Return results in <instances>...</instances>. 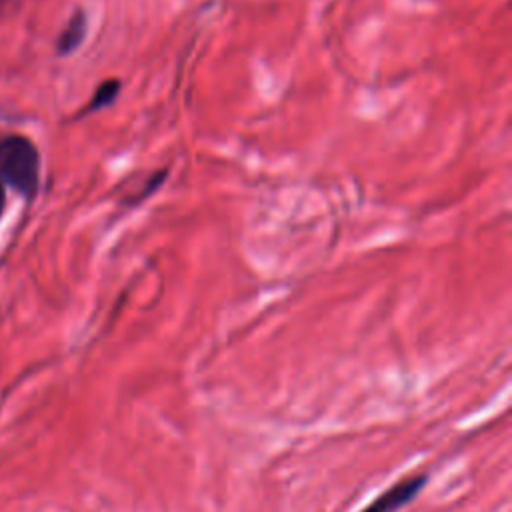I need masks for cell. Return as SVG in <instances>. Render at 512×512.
<instances>
[{
	"mask_svg": "<svg viewBox=\"0 0 512 512\" xmlns=\"http://www.w3.org/2000/svg\"><path fill=\"white\" fill-rule=\"evenodd\" d=\"M40 182V156L36 146L20 134L0 138V184L24 198H32Z\"/></svg>",
	"mask_w": 512,
	"mask_h": 512,
	"instance_id": "cell-1",
	"label": "cell"
},
{
	"mask_svg": "<svg viewBox=\"0 0 512 512\" xmlns=\"http://www.w3.org/2000/svg\"><path fill=\"white\" fill-rule=\"evenodd\" d=\"M426 480H428L426 474L408 476V478L392 484L388 490H384L380 496H376L360 512H398L420 494V490L426 486Z\"/></svg>",
	"mask_w": 512,
	"mask_h": 512,
	"instance_id": "cell-2",
	"label": "cell"
},
{
	"mask_svg": "<svg viewBox=\"0 0 512 512\" xmlns=\"http://www.w3.org/2000/svg\"><path fill=\"white\" fill-rule=\"evenodd\" d=\"M86 30H88V18H86L84 10H76L70 16L66 28L58 36V46H56L58 54L66 56V54L74 52L82 44V40L86 36Z\"/></svg>",
	"mask_w": 512,
	"mask_h": 512,
	"instance_id": "cell-3",
	"label": "cell"
},
{
	"mask_svg": "<svg viewBox=\"0 0 512 512\" xmlns=\"http://www.w3.org/2000/svg\"><path fill=\"white\" fill-rule=\"evenodd\" d=\"M118 94H120V80H116V78L104 80V82L96 88L94 96L90 98L86 112H94V110H100V108H104V106H110V104L116 100Z\"/></svg>",
	"mask_w": 512,
	"mask_h": 512,
	"instance_id": "cell-4",
	"label": "cell"
},
{
	"mask_svg": "<svg viewBox=\"0 0 512 512\" xmlns=\"http://www.w3.org/2000/svg\"><path fill=\"white\" fill-rule=\"evenodd\" d=\"M166 176H168V170H166V168H164V170L154 172V174L150 176V180L146 182V186H144V188L134 196V200H132V202H134V204H138V202H142L144 198H148L150 194H154V192L162 186V182L166 180Z\"/></svg>",
	"mask_w": 512,
	"mask_h": 512,
	"instance_id": "cell-5",
	"label": "cell"
},
{
	"mask_svg": "<svg viewBox=\"0 0 512 512\" xmlns=\"http://www.w3.org/2000/svg\"><path fill=\"white\" fill-rule=\"evenodd\" d=\"M4 204H6V192H4V186L0 184V216H2V210H4Z\"/></svg>",
	"mask_w": 512,
	"mask_h": 512,
	"instance_id": "cell-6",
	"label": "cell"
},
{
	"mask_svg": "<svg viewBox=\"0 0 512 512\" xmlns=\"http://www.w3.org/2000/svg\"><path fill=\"white\" fill-rule=\"evenodd\" d=\"M2 2H4V0H0V4H2Z\"/></svg>",
	"mask_w": 512,
	"mask_h": 512,
	"instance_id": "cell-7",
	"label": "cell"
}]
</instances>
